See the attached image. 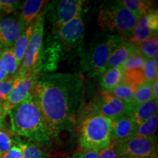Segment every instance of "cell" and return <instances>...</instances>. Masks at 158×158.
I'll return each mask as SVG.
<instances>
[{
    "label": "cell",
    "mask_w": 158,
    "mask_h": 158,
    "mask_svg": "<svg viewBox=\"0 0 158 158\" xmlns=\"http://www.w3.org/2000/svg\"><path fill=\"white\" fill-rule=\"evenodd\" d=\"M82 86L78 74L47 73L39 78L32 95L51 137L70 131L75 125Z\"/></svg>",
    "instance_id": "1"
},
{
    "label": "cell",
    "mask_w": 158,
    "mask_h": 158,
    "mask_svg": "<svg viewBox=\"0 0 158 158\" xmlns=\"http://www.w3.org/2000/svg\"><path fill=\"white\" fill-rule=\"evenodd\" d=\"M7 114L12 132L17 137L40 144L50 141L51 137L32 94L12 108Z\"/></svg>",
    "instance_id": "2"
},
{
    "label": "cell",
    "mask_w": 158,
    "mask_h": 158,
    "mask_svg": "<svg viewBox=\"0 0 158 158\" xmlns=\"http://www.w3.org/2000/svg\"><path fill=\"white\" fill-rule=\"evenodd\" d=\"M124 40L116 35L103 33L97 37L84 50H81V66L91 78L100 77L106 70L108 59Z\"/></svg>",
    "instance_id": "3"
},
{
    "label": "cell",
    "mask_w": 158,
    "mask_h": 158,
    "mask_svg": "<svg viewBox=\"0 0 158 158\" xmlns=\"http://www.w3.org/2000/svg\"><path fill=\"white\" fill-rule=\"evenodd\" d=\"M78 143L83 151L106 149L111 143V121L98 114H89L78 130Z\"/></svg>",
    "instance_id": "4"
},
{
    "label": "cell",
    "mask_w": 158,
    "mask_h": 158,
    "mask_svg": "<svg viewBox=\"0 0 158 158\" xmlns=\"http://www.w3.org/2000/svg\"><path fill=\"white\" fill-rule=\"evenodd\" d=\"M138 20L119 1L106 3L99 12L98 23L105 33L116 35L128 40Z\"/></svg>",
    "instance_id": "5"
},
{
    "label": "cell",
    "mask_w": 158,
    "mask_h": 158,
    "mask_svg": "<svg viewBox=\"0 0 158 158\" xmlns=\"http://www.w3.org/2000/svg\"><path fill=\"white\" fill-rule=\"evenodd\" d=\"M45 13V9L41 11L33 23L32 33L29 39L24 58L17 72L18 74L25 76L34 72H39L41 74L40 64L44 47L43 35Z\"/></svg>",
    "instance_id": "6"
},
{
    "label": "cell",
    "mask_w": 158,
    "mask_h": 158,
    "mask_svg": "<svg viewBox=\"0 0 158 158\" xmlns=\"http://www.w3.org/2000/svg\"><path fill=\"white\" fill-rule=\"evenodd\" d=\"M135 106L104 92L91 102L89 114H98L109 118L110 121L122 116L130 115Z\"/></svg>",
    "instance_id": "7"
},
{
    "label": "cell",
    "mask_w": 158,
    "mask_h": 158,
    "mask_svg": "<svg viewBox=\"0 0 158 158\" xmlns=\"http://www.w3.org/2000/svg\"><path fill=\"white\" fill-rule=\"evenodd\" d=\"M84 2L82 0L53 1L45 7V16L52 23L53 28H60L82 14Z\"/></svg>",
    "instance_id": "8"
},
{
    "label": "cell",
    "mask_w": 158,
    "mask_h": 158,
    "mask_svg": "<svg viewBox=\"0 0 158 158\" xmlns=\"http://www.w3.org/2000/svg\"><path fill=\"white\" fill-rule=\"evenodd\" d=\"M84 35V23L82 14L63 25L60 28H53L51 36L57 41L64 54L81 45Z\"/></svg>",
    "instance_id": "9"
},
{
    "label": "cell",
    "mask_w": 158,
    "mask_h": 158,
    "mask_svg": "<svg viewBox=\"0 0 158 158\" xmlns=\"http://www.w3.org/2000/svg\"><path fill=\"white\" fill-rule=\"evenodd\" d=\"M113 144L118 158H151L157 154L155 138L135 136L127 141Z\"/></svg>",
    "instance_id": "10"
},
{
    "label": "cell",
    "mask_w": 158,
    "mask_h": 158,
    "mask_svg": "<svg viewBox=\"0 0 158 158\" xmlns=\"http://www.w3.org/2000/svg\"><path fill=\"white\" fill-rule=\"evenodd\" d=\"M40 76L41 74L39 72H34L25 75V76L19 81L10 94L2 102L6 114H8L12 108L24 101L26 99L32 94L35 85Z\"/></svg>",
    "instance_id": "11"
},
{
    "label": "cell",
    "mask_w": 158,
    "mask_h": 158,
    "mask_svg": "<svg viewBox=\"0 0 158 158\" xmlns=\"http://www.w3.org/2000/svg\"><path fill=\"white\" fill-rule=\"evenodd\" d=\"M158 13L154 9L148 14L143 15L137 21L135 29L128 41L137 45L149 37L157 35Z\"/></svg>",
    "instance_id": "12"
},
{
    "label": "cell",
    "mask_w": 158,
    "mask_h": 158,
    "mask_svg": "<svg viewBox=\"0 0 158 158\" xmlns=\"http://www.w3.org/2000/svg\"><path fill=\"white\" fill-rule=\"evenodd\" d=\"M24 30L25 28L17 15L2 17L0 19V51L13 47Z\"/></svg>",
    "instance_id": "13"
},
{
    "label": "cell",
    "mask_w": 158,
    "mask_h": 158,
    "mask_svg": "<svg viewBox=\"0 0 158 158\" xmlns=\"http://www.w3.org/2000/svg\"><path fill=\"white\" fill-rule=\"evenodd\" d=\"M137 124L129 115L111 121V142L118 143L135 137Z\"/></svg>",
    "instance_id": "14"
},
{
    "label": "cell",
    "mask_w": 158,
    "mask_h": 158,
    "mask_svg": "<svg viewBox=\"0 0 158 158\" xmlns=\"http://www.w3.org/2000/svg\"><path fill=\"white\" fill-rule=\"evenodd\" d=\"M138 52L136 45L128 40H124L116 47L108 59L106 69L120 68L127 59Z\"/></svg>",
    "instance_id": "15"
},
{
    "label": "cell",
    "mask_w": 158,
    "mask_h": 158,
    "mask_svg": "<svg viewBox=\"0 0 158 158\" xmlns=\"http://www.w3.org/2000/svg\"><path fill=\"white\" fill-rule=\"evenodd\" d=\"M48 3V1L43 0H27L23 2L21 14L19 16L23 27L26 29L32 24L37 15L41 13L43 7Z\"/></svg>",
    "instance_id": "16"
},
{
    "label": "cell",
    "mask_w": 158,
    "mask_h": 158,
    "mask_svg": "<svg viewBox=\"0 0 158 158\" xmlns=\"http://www.w3.org/2000/svg\"><path fill=\"white\" fill-rule=\"evenodd\" d=\"M124 71L122 67L107 69L100 75V84L104 92L112 90L123 82Z\"/></svg>",
    "instance_id": "17"
},
{
    "label": "cell",
    "mask_w": 158,
    "mask_h": 158,
    "mask_svg": "<svg viewBox=\"0 0 158 158\" xmlns=\"http://www.w3.org/2000/svg\"><path fill=\"white\" fill-rule=\"evenodd\" d=\"M155 114H157V100H153L135 106L129 116L138 126Z\"/></svg>",
    "instance_id": "18"
},
{
    "label": "cell",
    "mask_w": 158,
    "mask_h": 158,
    "mask_svg": "<svg viewBox=\"0 0 158 158\" xmlns=\"http://www.w3.org/2000/svg\"><path fill=\"white\" fill-rule=\"evenodd\" d=\"M14 142L22 149V158H48V155L40 143L25 141L15 137Z\"/></svg>",
    "instance_id": "19"
},
{
    "label": "cell",
    "mask_w": 158,
    "mask_h": 158,
    "mask_svg": "<svg viewBox=\"0 0 158 158\" xmlns=\"http://www.w3.org/2000/svg\"><path fill=\"white\" fill-rule=\"evenodd\" d=\"M33 23L25 29V30L21 33V35L15 40V43L13 45V52H14L15 56L19 66H21V63L23 62L26 51L28 47L29 39H30L31 35L32 33Z\"/></svg>",
    "instance_id": "20"
},
{
    "label": "cell",
    "mask_w": 158,
    "mask_h": 158,
    "mask_svg": "<svg viewBox=\"0 0 158 158\" xmlns=\"http://www.w3.org/2000/svg\"><path fill=\"white\" fill-rule=\"evenodd\" d=\"M120 3L127 9L137 20L148 14L152 10V2L143 0H121Z\"/></svg>",
    "instance_id": "21"
},
{
    "label": "cell",
    "mask_w": 158,
    "mask_h": 158,
    "mask_svg": "<svg viewBox=\"0 0 158 158\" xmlns=\"http://www.w3.org/2000/svg\"><path fill=\"white\" fill-rule=\"evenodd\" d=\"M0 56H1L2 62L7 76H14L17 73L20 66L17 62L16 58H15L14 52H13V47L5 48L0 51Z\"/></svg>",
    "instance_id": "22"
},
{
    "label": "cell",
    "mask_w": 158,
    "mask_h": 158,
    "mask_svg": "<svg viewBox=\"0 0 158 158\" xmlns=\"http://www.w3.org/2000/svg\"><path fill=\"white\" fill-rule=\"evenodd\" d=\"M157 125L158 116L157 114H155L137 126L135 136L145 138H155L154 135L157 130Z\"/></svg>",
    "instance_id": "23"
},
{
    "label": "cell",
    "mask_w": 158,
    "mask_h": 158,
    "mask_svg": "<svg viewBox=\"0 0 158 158\" xmlns=\"http://www.w3.org/2000/svg\"><path fill=\"white\" fill-rule=\"evenodd\" d=\"M153 100H155V98L152 92V83L146 81L143 84L136 88L133 99L134 106H138Z\"/></svg>",
    "instance_id": "24"
},
{
    "label": "cell",
    "mask_w": 158,
    "mask_h": 158,
    "mask_svg": "<svg viewBox=\"0 0 158 158\" xmlns=\"http://www.w3.org/2000/svg\"><path fill=\"white\" fill-rule=\"evenodd\" d=\"M138 51L145 59H152L158 51L157 35H155L136 45Z\"/></svg>",
    "instance_id": "25"
},
{
    "label": "cell",
    "mask_w": 158,
    "mask_h": 158,
    "mask_svg": "<svg viewBox=\"0 0 158 158\" xmlns=\"http://www.w3.org/2000/svg\"><path fill=\"white\" fill-rule=\"evenodd\" d=\"M135 89L136 87L130 86V85L125 84V83H122L112 90L106 92L112 94L116 98L133 105V99Z\"/></svg>",
    "instance_id": "26"
},
{
    "label": "cell",
    "mask_w": 158,
    "mask_h": 158,
    "mask_svg": "<svg viewBox=\"0 0 158 158\" xmlns=\"http://www.w3.org/2000/svg\"><path fill=\"white\" fill-rule=\"evenodd\" d=\"M25 76L16 73L14 76L8 77L0 83V102H3L10 94L12 90L15 87L20 80Z\"/></svg>",
    "instance_id": "27"
},
{
    "label": "cell",
    "mask_w": 158,
    "mask_h": 158,
    "mask_svg": "<svg viewBox=\"0 0 158 158\" xmlns=\"http://www.w3.org/2000/svg\"><path fill=\"white\" fill-rule=\"evenodd\" d=\"M146 81L142 70H132L124 72L123 82L125 84L137 88L138 86L143 84Z\"/></svg>",
    "instance_id": "28"
},
{
    "label": "cell",
    "mask_w": 158,
    "mask_h": 158,
    "mask_svg": "<svg viewBox=\"0 0 158 158\" xmlns=\"http://www.w3.org/2000/svg\"><path fill=\"white\" fill-rule=\"evenodd\" d=\"M145 60L146 59L139 52H137L130 56L122 65V68L124 72L132 70H142Z\"/></svg>",
    "instance_id": "29"
},
{
    "label": "cell",
    "mask_w": 158,
    "mask_h": 158,
    "mask_svg": "<svg viewBox=\"0 0 158 158\" xmlns=\"http://www.w3.org/2000/svg\"><path fill=\"white\" fill-rule=\"evenodd\" d=\"M23 5L22 1L15 0H0V19L2 15H10L16 13L19 10L21 9Z\"/></svg>",
    "instance_id": "30"
},
{
    "label": "cell",
    "mask_w": 158,
    "mask_h": 158,
    "mask_svg": "<svg viewBox=\"0 0 158 158\" xmlns=\"http://www.w3.org/2000/svg\"><path fill=\"white\" fill-rule=\"evenodd\" d=\"M14 144V138L4 128L0 129V158Z\"/></svg>",
    "instance_id": "31"
},
{
    "label": "cell",
    "mask_w": 158,
    "mask_h": 158,
    "mask_svg": "<svg viewBox=\"0 0 158 158\" xmlns=\"http://www.w3.org/2000/svg\"><path fill=\"white\" fill-rule=\"evenodd\" d=\"M142 70H143V75L145 76L146 81L152 83L155 81L157 80L158 72L154 65L152 59H146Z\"/></svg>",
    "instance_id": "32"
},
{
    "label": "cell",
    "mask_w": 158,
    "mask_h": 158,
    "mask_svg": "<svg viewBox=\"0 0 158 158\" xmlns=\"http://www.w3.org/2000/svg\"><path fill=\"white\" fill-rule=\"evenodd\" d=\"M1 158H22V149L14 142L10 149L2 156Z\"/></svg>",
    "instance_id": "33"
},
{
    "label": "cell",
    "mask_w": 158,
    "mask_h": 158,
    "mask_svg": "<svg viewBox=\"0 0 158 158\" xmlns=\"http://www.w3.org/2000/svg\"><path fill=\"white\" fill-rule=\"evenodd\" d=\"M100 158H118L114 150V144L111 142L109 147L98 152Z\"/></svg>",
    "instance_id": "34"
},
{
    "label": "cell",
    "mask_w": 158,
    "mask_h": 158,
    "mask_svg": "<svg viewBox=\"0 0 158 158\" xmlns=\"http://www.w3.org/2000/svg\"><path fill=\"white\" fill-rule=\"evenodd\" d=\"M70 158H100V156L96 151H82L74 153Z\"/></svg>",
    "instance_id": "35"
},
{
    "label": "cell",
    "mask_w": 158,
    "mask_h": 158,
    "mask_svg": "<svg viewBox=\"0 0 158 158\" xmlns=\"http://www.w3.org/2000/svg\"><path fill=\"white\" fill-rule=\"evenodd\" d=\"M7 78H8V76H7V73H6L5 68H4L2 62L1 56H0V83L5 81Z\"/></svg>",
    "instance_id": "36"
},
{
    "label": "cell",
    "mask_w": 158,
    "mask_h": 158,
    "mask_svg": "<svg viewBox=\"0 0 158 158\" xmlns=\"http://www.w3.org/2000/svg\"><path fill=\"white\" fill-rule=\"evenodd\" d=\"M157 86H158V80H156L152 82V92L153 94L155 96L156 100L158 99V92H157Z\"/></svg>",
    "instance_id": "37"
},
{
    "label": "cell",
    "mask_w": 158,
    "mask_h": 158,
    "mask_svg": "<svg viewBox=\"0 0 158 158\" xmlns=\"http://www.w3.org/2000/svg\"><path fill=\"white\" fill-rule=\"evenodd\" d=\"M5 118H6V115H3L2 116H1V117H0V129L5 127Z\"/></svg>",
    "instance_id": "38"
},
{
    "label": "cell",
    "mask_w": 158,
    "mask_h": 158,
    "mask_svg": "<svg viewBox=\"0 0 158 158\" xmlns=\"http://www.w3.org/2000/svg\"><path fill=\"white\" fill-rule=\"evenodd\" d=\"M3 115H7V114L5 112V110H4L2 102H0V117L2 116Z\"/></svg>",
    "instance_id": "39"
},
{
    "label": "cell",
    "mask_w": 158,
    "mask_h": 158,
    "mask_svg": "<svg viewBox=\"0 0 158 158\" xmlns=\"http://www.w3.org/2000/svg\"><path fill=\"white\" fill-rule=\"evenodd\" d=\"M151 158H157V154H156L155 155H154L152 157H151Z\"/></svg>",
    "instance_id": "40"
}]
</instances>
